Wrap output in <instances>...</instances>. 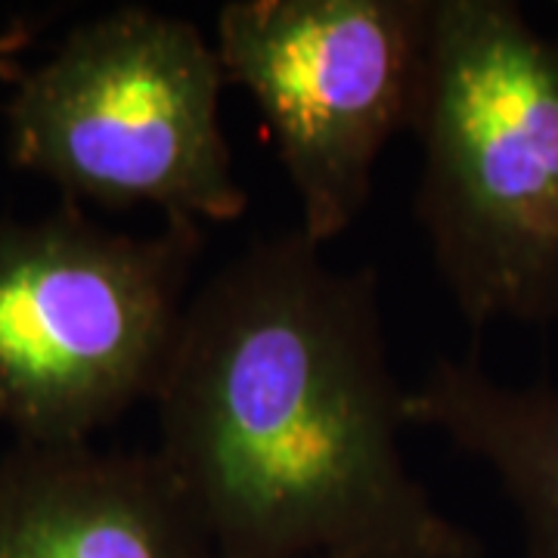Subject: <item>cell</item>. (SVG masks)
Masks as SVG:
<instances>
[{"label":"cell","instance_id":"8","mask_svg":"<svg viewBox=\"0 0 558 558\" xmlns=\"http://www.w3.org/2000/svg\"><path fill=\"white\" fill-rule=\"evenodd\" d=\"M32 40H35V32L25 22H13L10 28H3L0 32V62L22 53L25 47H32Z\"/></svg>","mask_w":558,"mask_h":558},{"label":"cell","instance_id":"7","mask_svg":"<svg viewBox=\"0 0 558 558\" xmlns=\"http://www.w3.org/2000/svg\"><path fill=\"white\" fill-rule=\"evenodd\" d=\"M403 416L484 462L519 509L527 558H558V388H509L475 357H440L407 388Z\"/></svg>","mask_w":558,"mask_h":558},{"label":"cell","instance_id":"4","mask_svg":"<svg viewBox=\"0 0 558 558\" xmlns=\"http://www.w3.org/2000/svg\"><path fill=\"white\" fill-rule=\"evenodd\" d=\"M202 248L193 220L134 236L75 202L0 218V422L25 444H90L156 398Z\"/></svg>","mask_w":558,"mask_h":558},{"label":"cell","instance_id":"1","mask_svg":"<svg viewBox=\"0 0 558 558\" xmlns=\"http://www.w3.org/2000/svg\"><path fill=\"white\" fill-rule=\"evenodd\" d=\"M403 398L376 270L332 267L295 227L190 295L153 398L156 453L215 558H478L403 462Z\"/></svg>","mask_w":558,"mask_h":558},{"label":"cell","instance_id":"9","mask_svg":"<svg viewBox=\"0 0 558 558\" xmlns=\"http://www.w3.org/2000/svg\"><path fill=\"white\" fill-rule=\"evenodd\" d=\"M314 558H400V556H388V553H326V556H314Z\"/></svg>","mask_w":558,"mask_h":558},{"label":"cell","instance_id":"5","mask_svg":"<svg viewBox=\"0 0 558 558\" xmlns=\"http://www.w3.org/2000/svg\"><path fill=\"white\" fill-rule=\"evenodd\" d=\"M428 0H230L220 65L258 102L301 208L299 230L339 240L373 196L388 140L413 128Z\"/></svg>","mask_w":558,"mask_h":558},{"label":"cell","instance_id":"6","mask_svg":"<svg viewBox=\"0 0 558 558\" xmlns=\"http://www.w3.org/2000/svg\"><path fill=\"white\" fill-rule=\"evenodd\" d=\"M0 558H215L159 453L25 444L0 457Z\"/></svg>","mask_w":558,"mask_h":558},{"label":"cell","instance_id":"3","mask_svg":"<svg viewBox=\"0 0 558 558\" xmlns=\"http://www.w3.org/2000/svg\"><path fill=\"white\" fill-rule=\"evenodd\" d=\"M223 87L218 47L193 22L121 3L22 75L7 102V153L75 205L233 223L248 193L220 124Z\"/></svg>","mask_w":558,"mask_h":558},{"label":"cell","instance_id":"2","mask_svg":"<svg viewBox=\"0 0 558 558\" xmlns=\"http://www.w3.org/2000/svg\"><path fill=\"white\" fill-rule=\"evenodd\" d=\"M416 218L475 329L558 319V35L509 0H428Z\"/></svg>","mask_w":558,"mask_h":558}]
</instances>
